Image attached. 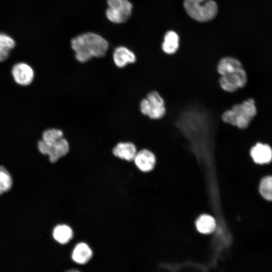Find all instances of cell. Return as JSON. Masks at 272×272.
<instances>
[{
  "label": "cell",
  "instance_id": "6da1fadb",
  "mask_svg": "<svg viewBox=\"0 0 272 272\" xmlns=\"http://www.w3.org/2000/svg\"><path fill=\"white\" fill-rule=\"evenodd\" d=\"M72 49L76 59L82 63L93 57L104 56L109 47L108 41L101 36L93 32L81 34L71 40Z\"/></svg>",
  "mask_w": 272,
  "mask_h": 272
},
{
  "label": "cell",
  "instance_id": "d6986e66",
  "mask_svg": "<svg viewBox=\"0 0 272 272\" xmlns=\"http://www.w3.org/2000/svg\"><path fill=\"white\" fill-rule=\"evenodd\" d=\"M13 185V179L10 173L4 166H0V195L8 191Z\"/></svg>",
  "mask_w": 272,
  "mask_h": 272
},
{
  "label": "cell",
  "instance_id": "7402d4cb",
  "mask_svg": "<svg viewBox=\"0 0 272 272\" xmlns=\"http://www.w3.org/2000/svg\"><path fill=\"white\" fill-rule=\"evenodd\" d=\"M65 272H80L79 270H77V269H71V270H67Z\"/></svg>",
  "mask_w": 272,
  "mask_h": 272
},
{
  "label": "cell",
  "instance_id": "4fadbf2b",
  "mask_svg": "<svg viewBox=\"0 0 272 272\" xmlns=\"http://www.w3.org/2000/svg\"><path fill=\"white\" fill-rule=\"evenodd\" d=\"M113 155L127 161H132L137 153L135 146L131 142H121L113 149Z\"/></svg>",
  "mask_w": 272,
  "mask_h": 272
},
{
  "label": "cell",
  "instance_id": "277c9868",
  "mask_svg": "<svg viewBox=\"0 0 272 272\" xmlns=\"http://www.w3.org/2000/svg\"><path fill=\"white\" fill-rule=\"evenodd\" d=\"M140 108L142 114L153 120L162 119L166 113L165 100L156 91L149 92L141 100Z\"/></svg>",
  "mask_w": 272,
  "mask_h": 272
},
{
  "label": "cell",
  "instance_id": "8992f818",
  "mask_svg": "<svg viewBox=\"0 0 272 272\" xmlns=\"http://www.w3.org/2000/svg\"><path fill=\"white\" fill-rule=\"evenodd\" d=\"M247 82V76L242 67L220 76L219 84L221 88L228 93H233L245 86Z\"/></svg>",
  "mask_w": 272,
  "mask_h": 272
},
{
  "label": "cell",
  "instance_id": "9a60e30c",
  "mask_svg": "<svg viewBox=\"0 0 272 272\" xmlns=\"http://www.w3.org/2000/svg\"><path fill=\"white\" fill-rule=\"evenodd\" d=\"M241 67H242V64L238 59L233 57L226 56L219 60L217 70L220 76H222Z\"/></svg>",
  "mask_w": 272,
  "mask_h": 272
},
{
  "label": "cell",
  "instance_id": "7a4b0ae2",
  "mask_svg": "<svg viewBox=\"0 0 272 272\" xmlns=\"http://www.w3.org/2000/svg\"><path fill=\"white\" fill-rule=\"evenodd\" d=\"M257 113L254 100L252 98L233 105L224 111L221 116L222 121L239 129H246Z\"/></svg>",
  "mask_w": 272,
  "mask_h": 272
},
{
  "label": "cell",
  "instance_id": "9c48e42d",
  "mask_svg": "<svg viewBox=\"0 0 272 272\" xmlns=\"http://www.w3.org/2000/svg\"><path fill=\"white\" fill-rule=\"evenodd\" d=\"M250 156L258 164L269 163L272 160V149L267 144L257 143L250 149Z\"/></svg>",
  "mask_w": 272,
  "mask_h": 272
},
{
  "label": "cell",
  "instance_id": "30bf717a",
  "mask_svg": "<svg viewBox=\"0 0 272 272\" xmlns=\"http://www.w3.org/2000/svg\"><path fill=\"white\" fill-rule=\"evenodd\" d=\"M133 161L140 170L148 172L154 168L156 163V158L151 151L147 149H143L137 153Z\"/></svg>",
  "mask_w": 272,
  "mask_h": 272
},
{
  "label": "cell",
  "instance_id": "ffe728a7",
  "mask_svg": "<svg viewBox=\"0 0 272 272\" xmlns=\"http://www.w3.org/2000/svg\"><path fill=\"white\" fill-rule=\"evenodd\" d=\"M259 191L265 199L272 201V175L262 178L259 183Z\"/></svg>",
  "mask_w": 272,
  "mask_h": 272
},
{
  "label": "cell",
  "instance_id": "5b68a950",
  "mask_svg": "<svg viewBox=\"0 0 272 272\" xmlns=\"http://www.w3.org/2000/svg\"><path fill=\"white\" fill-rule=\"evenodd\" d=\"M108 8L105 14L107 18L115 24L123 23L129 18L132 5L128 0H107Z\"/></svg>",
  "mask_w": 272,
  "mask_h": 272
},
{
  "label": "cell",
  "instance_id": "ac0fdd59",
  "mask_svg": "<svg viewBox=\"0 0 272 272\" xmlns=\"http://www.w3.org/2000/svg\"><path fill=\"white\" fill-rule=\"evenodd\" d=\"M15 45L16 42L13 38L6 33L0 32V62L8 58Z\"/></svg>",
  "mask_w": 272,
  "mask_h": 272
},
{
  "label": "cell",
  "instance_id": "3957f363",
  "mask_svg": "<svg viewBox=\"0 0 272 272\" xmlns=\"http://www.w3.org/2000/svg\"><path fill=\"white\" fill-rule=\"evenodd\" d=\"M183 5L188 15L198 22L212 21L218 14V6L213 0H184Z\"/></svg>",
  "mask_w": 272,
  "mask_h": 272
},
{
  "label": "cell",
  "instance_id": "8fae6325",
  "mask_svg": "<svg viewBox=\"0 0 272 272\" xmlns=\"http://www.w3.org/2000/svg\"><path fill=\"white\" fill-rule=\"evenodd\" d=\"M113 59L117 67L122 68L128 64L135 62L136 56L128 48L124 46H119L114 50Z\"/></svg>",
  "mask_w": 272,
  "mask_h": 272
},
{
  "label": "cell",
  "instance_id": "2e32d148",
  "mask_svg": "<svg viewBox=\"0 0 272 272\" xmlns=\"http://www.w3.org/2000/svg\"><path fill=\"white\" fill-rule=\"evenodd\" d=\"M195 225L197 231L204 234L213 233L216 227L214 218L207 214L200 216L196 221Z\"/></svg>",
  "mask_w": 272,
  "mask_h": 272
},
{
  "label": "cell",
  "instance_id": "5bb4252c",
  "mask_svg": "<svg viewBox=\"0 0 272 272\" xmlns=\"http://www.w3.org/2000/svg\"><path fill=\"white\" fill-rule=\"evenodd\" d=\"M179 46L178 35L173 31H169L166 33L161 47L163 51L167 54L172 55L175 53Z\"/></svg>",
  "mask_w": 272,
  "mask_h": 272
},
{
  "label": "cell",
  "instance_id": "44dd1931",
  "mask_svg": "<svg viewBox=\"0 0 272 272\" xmlns=\"http://www.w3.org/2000/svg\"><path fill=\"white\" fill-rule=\"evenodd\" d=\"M63 137V132L56 128L45 130L42 134V141L45 143H49L57 141Z\"/></svg>",
  "mask_w": 272,
  "mask_h": 272
},
{
  "label": "cell",
  "instance_id": "ba28073f",
  "mask_svg": "<svg viewBox=\"0 0 272 272\" xmlns=\"http://www.w3.org/2000/svg\"><path fill=\"white\" fill-rule=\"evenodd\" d=\"M12 74L15 81L19 85L28 86L33 81L34 73L28 64L19 62L15 64L12 69Z\"/></svg>",
  "mask_w": 272,
  "mask_h": 272
},
{
  "label": "cell",
  "instance_id": "e0dca14e",
  "mask_svg": "<svg viewBox=\"0 0 272 272\" xmlns=\"http://www.w3.org/2000/svg\"><path fill=\"white\" fill-rule=\"evenodd\" d=\"M52 235L56 241L61 244H65L72 239L73 231L70 226L64 224H60L53 229Z\"/></svg>",
  "mask_w": 272,
  "mask_h": 272
},
{
  "label": "cell",
  "instance_id": "7c38bea8",
  "mask_svg": "<svg viewBox=\"0 0 272 272\" xmlns=\"http://www.w3.org/2000/svg\"><path fill=\"white\" fill-rule=\"evenodd\" d=\"M93 251L90 247L85 242L78 243L72 253V258L76 263L85 264L92 258Z\"/></svg>",
  "mask_w": 272,
  "mask_h": 272
},
{
  "label": "cell",
  "instance_id": "52a82bcc",
  "mask_svg": "<svg viewBox=\"0 0 272 272\" xmlns=\"http://www.w3.org/2000/svg\"><path fill=\"white\" fill-rule=\"evenodd\" d=\"M37 147L41 153L48 156L49 161L52 163L65 156L70 149L69 142L63 137L49 143L40 140L38 142Z\"/></svg>",
  "mask_w": 272,
  "mask_h": 272
}]
</instances>
